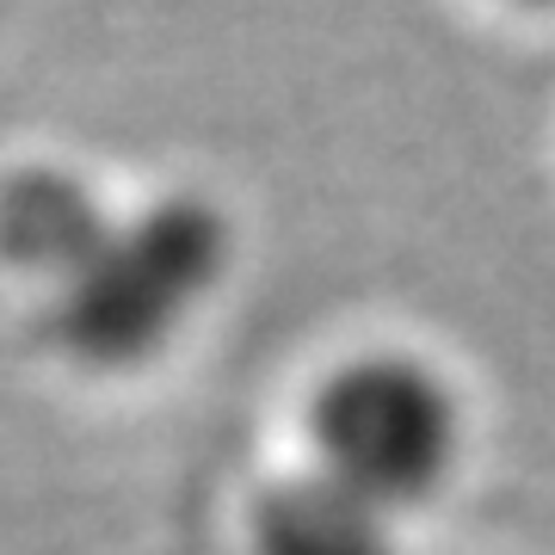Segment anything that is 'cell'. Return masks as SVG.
Wrapping results in <instances>:
<instances>
[{
    "label": "cell",
    "mask_w": 555,
    "mask_h": 555,
    "mask_svg": "<svg viewBox=\"0 0 555 555\" xmlns=\"http://www.w3.org/2000/svg\"><path fill=\"white\" fill-rule=\"evenodd\" d=\"M229 254L235 235L198 192L155 198L142 217H118L100 254L56 291V327L68 352L100 371L149 364L217 297Z\"/></svg>",
    "instance_id": "obj_2"
},
{
    "label": "cell",
    "mask_w": 555,
    "mask_h": 555,
    "mask_svg": "<svg viewBox=\"0 0 555 555\" xmlns=\"http://www.w3.org/2000/svg\"><path fill=\"white\" fill-rule=\"evenodd\" d=\"M302 433L321 476L389 518H408L451 488L469 444V414L433 358L408 346H364L315 383Z\"/></svg>",
    "instance_id": "obj_1"
},
{
    "label": "cell",
    "mask_w": 555,
    "mask_h": 555,
    "mask_svg": "<svg viewBox=\"0 0 555 555\" xmlns=\"http://www.w3.org/2000/svg\"><path fill=\"white\" fill-rule=\"evenodd\" d=\"M112 222L118 217L62 167H25L0 179V259L20 272H38L56 291L100 254Z\"/></svg>",
    "instance_id": "obj_4"
},
{
    "label": "cell",
    "mask_w": 555,
    "mask_h": 555,
    "mask_svg": "<svg viewBox=\"0 0 555 555\" xmlns=\"http://www.w3.org/2000/svg\"><path fill=\"white\" fill-rule=\"evenodd\" d=\"M518 7H531V13H555V0H518Z\"/></svg>",
    "instance_id": "obj_5"
},
{
    "label": "cell",
    "mask_w": 555,
    "mask_h": 555,
    "mask_svg": "<svg viewBox=\"0 0 555 555\" xmlns=\"http://www.w3.org/2000/svg\"><path fill=\"white\" fill-rule=\"evenodd\" d=\"M396 525L401 518H389L352 488H339L315 463L266 481L247 506L254 555H401Z\"/></svg>",
    "instance_id": "obj_3"
}]
</instances>
